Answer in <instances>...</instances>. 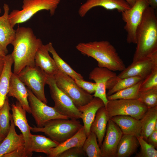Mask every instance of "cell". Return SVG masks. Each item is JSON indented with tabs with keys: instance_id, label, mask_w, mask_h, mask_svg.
<instances>
[{
	"instance_id": "6da1fadb",
	"label": "cell",
	"mask_w": 157,
	"mask_h": 157,
	"mask_svg": "<svg viewBox=\"0 0 157 157\" xmlns=\"http://www.w3.org/2000/svg\"><path fill=\"white\" fill-rule=\"evenodd\" d=\"M31 28L21 27L16 30L15 36L11 44L13 46L11 54L14 61L13 73L18 74L26 66H35L36 52L42 44Z\"/></svg>"
},
{
	"instance_id": "7a4b0ae2",
	"label": "cell",
	"mask_w": 157,
	"mask_h": 157,
	"mask_svg": "<svg viewBox=\"0 0 157 157\" xmlns=\"http://www.w3.org/2000/svg\"><path fill=\"white\" fill-rule=\"evenodd\" d=\"M136 46L132 63L145 59L157 52V18L155 10H145L136 32Z\"/></svg>"
},
{
	"instance_id": "3957f363",
	"label": "cell",
	"mask_w": 157,
	"mask_h": 157,
	"mask_svg": "<svg viewBox=\"0 0 157 157\" xmlns=\"http://www.w3.org/2000/svg\"><path fill=\"white\" fill-rule=\"evenodd\" d=\"M76 47L83 55L97 60L99 67H105L114 72L122 71L126 68L115 48L108 41L81 42Z\"/></svg>"
},
{
	"instance_id": "277c9868",
	"label": "cell",
	"mask_w": 157,
	"mask_h": 157,
	"mask_svg": "<svg viewBox=\"0 0 157 157\" xmlns=\"http://www.w3.org/2000/svg\"><path fill=\"white\" fill-rule=\"evenodd\" d=\"M83 126L78 119H56L47 122L42 127L31 126L33 132H43L59 144L71 138Z\"/></svg>"
},
{
	"instance_id": "5b68a950",
	"label": "cell",
	"mask_w": 157,
	"mask_h": 157,
	"mask_svg": "<svg viewBox=\"0 0 157 157\" xmlns=\"http://www.w3.org/2000/svg\"><path fill=\"white\" fill-rule=\"evenodd\" d=\"M60 0H23L22 9L14 10L9 15L12 26L23 23L30 19L38 12L49 11L51 16L53 15Z\"/></svg>"
},
{
	"instance_id": "8992f818",
	"label": "cell",
	"mask_w": 157,
	"mask_h": 157,
	"mask_svg": "<svg viewBox=\"0 0 157 157\" xmlns=\"http://www.w3.org/2000/svg\"><path fill=\"white\" fill-rule=\"evenodd\" d=\"M47 84L49 85L50 94L54 101L53 107L62 115L69 119H81L82 113L74 105L72 99L57 85L54 76L46 74Z\"/></svg>"
},
{
	"instance_id": "52a82bcc",
	"label": "cell",
	"mask_w": 157,
	"mask_h": 157,
	"mask_svg": "<svg viewBox=\"0 0 157 157\" xmlns=\"http://www.w3.org/2000/svg\"><path fill=\"white\" fill-rule=\"evenodd\" d=\"M57 86L72 100L77 108L86 105L94 96L79 87L74 80L58 69L54 76Z\"/></svg>"
},
{
	"instance_id": "ba28073f",
	"label": "cell",
	"mask_w": 157,
	"mask_h": 157,
	"mask_svg": "<svg viewBox=\"0 0 157 157\" xmlns=\"http://www.w3.org/2000/svg\"><path fill=\"white\" fill-rule=\"evenodd\" d=\"M20 79L39 99L46 104L44 86L47 84L46 74L38 67L26 66L17 74Z\"/></svg>"
},
{
	"instance_id": "9c48e42d",
	"label": "cell",
	"mask_w": 157,
	"mask_h": 157,
	"mask_svg": "<svg viewBox=\"0 0 157 157\" xmlns=\"http://www.w3.org/2000/svg\"><path fill=\"white\" fill-rule=\"evenodd\" d=\"M105 107L110 119L115 116L124 115L139 120L148 109L138 99H122L108 100Z\"/></svg>"
},
{
	"instance_id": "30bf717a",
	"label": "cell",
	"mask_w": 157,
	"mask_h": 157,
	"mask_svg": "<svg viewBox=\"0 0 157 157\" xmlns=\"http://www.w3.org/2000/svg\"><path fill=\"white\" fill-rule=\"evenodd\" d=\"M149 6L147 0H135L133 5L121 13L125 23L124 29L127 33L128 44L136 43V32L142 18L144 12Z\"/></svg>"
},
{
	"instance_id": "8fae6325",
	"label": "cell",
	"mask_w": 157,
	"mask_h": 157,
	"mask_svg": "<svg viewBox=\"0 0 157 157\" xmlns=\"http://www.w3.org/2000/svg\"><path fill=\"white\" fill-rule=\"evenodd\" d=\"M27 88L31 114L35 120L37 127H42L47 122L54 119H69L59 113L53 107L48 106L38 99L30 89Z\"/></svg>"
},
{
	"instance_id": "7c38bea8",
	"label": "cell",
	"mask_w": 157,
	"mask_h": 157,
	"mask_svg": "<svg viewBox=\"0 0 157 157\" xmlns=\"http://www.w3.org/2000/svg\"><path fill=\"white\" fill-rule=\"evenodd\" d=\"M157 67V52L151 56L132 63L117 75L119 78L137 76L144 79Z\"/></svg>"
},
{
	"instance_id": "4fadbf2b",
	"label": "cell",
	"mask_w": 157,
	"mask_h": 157,
	"mask_svg": "<svg viewBox=\"0 0 157 157\" xmlns=\"http://www.w3.org/2000/svg\"><path fill=\"white\" fill-rule=\"evenodd\" d=\"M123 134L119 127L110 119L100 147L102 157H116L117 147Z\"/></svg>"
},
{
	"instance_id": "5bb4252c",
	"label": "cell",
	"mask_w": 157,
	"mask_h": 157,
	"mask_svg": "<svg viewBox=\"0 0 157 157\" xmlns=\"http://www.w3.org/2000/svg\"><path fill=\"white\" fill-rule=\"evenodd\" d=\"M12 116L15 126L19 129L22 134L25 142V148L27 157L32 156V153L30 149L31 143L30 127L26 117V111L20 104L17 101L11 105Z\"/></svg>"
},
{
	"instance_id": "9a60e30c",
	"label": "cell",
	"mask_w": 157,
	"mask_h": 157,
	"mask_svg": "<svg viewBox=\"0 0 157 157\" xmlns=\"http://www.w3.org/2000/svg\"><path fill=\"white\" fill-rule=\"evenodd\" d=\"M117 75L114 72L103 67H95L90 72L89 79L94 81L97 84L96 90L93 95L101 99L106 107L108 100L106 93V85L111 78Z\"/></svg>"
},
{
	"instance_id": "2e32d148",
	"label": "cell",
	"mask_w": 157,
	"mask_h": 157,
	"mask_svg": "<svg viewBox=\"0 0 157 157\" xmlns=\"http://www.w3.org/2000/svg\"><path fill=\"white\" fill-rule=\"evenodd\" d=\"M98 6L108 10H116L121 13L130 8L125 0H87L80 7L78 13L80 17H83L90 10Z\"/></svg>"
},
{
	"instance_id": "e0dca14e",
	"label": "cell",
	"mask_w": 157,
	"mask_h": 157,
	"mask_svg": "<svg viewBox=\"0 0 157 157\" xmlns=\"http://www.w3.org/2000/svg\"><path fill=\"white\" fill-rule=\"evenodd\" d=\"M8 97L15 98L23 108L31 114L30 107L28 99V93L25 84L20 79L17 74L12 72L10 77Z\"/></svg>"
},
{
	"instance_id": "ac0fdd59",
	"label": "cell",
	"mask_w": 157,
	"mask_h": 157,
	"mask_svg": "<svg viewBox=\"0 0 157 157\" xmlns=\"http://www.w3.org/2000/svg\"><path fill=\"white\" fill-rule=\"evenodd\" d=\"M10 126L9 131L4 139L0 143V157L19 148L24 146L25 142L22 133L18 134L12 115L10 116Z\"/></svg>"
},
{
	"instance_id": "d6986e66",
	"label": "cell",
	"mask_w": 157,
	"mask_h": 157,
	"mask_svg": "<svg viewBox=\"0 0 157 157\" xmlns=\"http://www.w3.org/2000/svg\"><path fill=\"white\" fill-rule=\"evenodd\" d=\"M3 8V14L0 17V43L5 51L8 52L7 46L11 44L15 39L16 30L12 26L9 19V6L4 3Z\"/></svg>"
},
{
	"instance_id": "ffe728a7",
	"label": "cell",
	"mask_w": 157,
	"mask_h": 157,
	"mask_svg": "<svg viewBox=\"0 0 157 157\" xmlns=\"http://www.w3.org/2000/svg\"><path fill=\"white\" fill-rule=\"evenodd\" d=\"M49 53L48 44L45 45L42 44L36 52L35 59V65L47 74L54 76L58 69Z\"/></svg>"
},
{
	"instance_id": "44dd1931",
	"label": "cell",
	"mask_w": 157,
	"mask_h": 157,
	"mask_svg": "<svg viewBox=\"0 0 157 157\" xmlns=\"http://www.w3.org/2000/svg\"><path fill=\"white\" fill-rule=\"evenodd\" d=\"M104 106V102L101 99L98 97H94L88 103L78 108L82 113L81 119L83 121V126L87 136L90 132V127L97 110L100 108Z\"/></svg>"
},
{
	"instance_id": "7402d4cb",
	"label": "cell",
	"mask_w": 157,
	"mask_h": 157,
	"mask_svg": "<svg viewBox=\"0 0 157 157\" xmlns=\"http://www.w3.org/2000/svg\"><path fill=\"white\" fill-rule=\"evenodd\" d=\"M87 138L86 133L83 126L74 135L60 143L56 147L50 149L47 154L49 157H58L64 151L72 147L83 146Z\"/></svg>"
},
{
	"instance_id": "603a6c76",
	"label": "cell",
	"mask_w": 157,
	"mask_h": 157,
	"mask_svg": "<svg viewBox=\"0 0 157 157\" xmlns=\"http://www.w3.org/2000/svg\"><path fill=\"white\" fill-rule=\"evenodd\" d=\"M110 119L119 127L123 134H132L137 137L140 136L141 123L140 120L124 115L114 116Z\"/></svg>"
},
{
	"instance_id": "cb8c5ba5",
	"label": "cell",
	"mask_w": 157,
	"mask_h": 157,
	"mask_svg": "<svg viewBox=\"0 0 157 157\" xmlns=\"http://www.w3.org/2000/svg\"><path fill=\"white\" fill-rule=\"evenodd\" d=\"M109 119L105 107L104 106L102 107L97 110L90 127V131L96 135L100 147L105 134Z\"/></svg>"
},
{
	"instance_id": "d4e9b609",
	"label": "cell",
	"mask_w": 157,
	"mask_h": 157,
	"mask_svg": "<svg viewBox=\"0 0 157 157\" xmlns=\"http://www.w3.org/2000/svg\"><path fill=\"white\" fill-rule=\"evenodd\" d=\"M5 64L0 77V108L3 104L8 93L10 81L12 73V66L14 63L11 54L4 57Z\"/></svg>"
},
{
	"instance_id": "484cf974",
	"label": "cell",
	"mask_w": 157,
	"mask_h": 157,
	"mask_svg": "<svg viewBox=\"0 0 157 157\" xmlns=\"http://www.w3.org/2000/svg\"><path fill=\"white\" fill-rule=\"evenodd\" d=\"M139 144L137 137L123 134L118 144L116 157H129L137 151Z\"/></svg>"
},
{
	"instance_id": "4316f807",
	"label": "cell",
	"mask_w": 157,
	"mask_h": 157,
	"mask_svg": "<svg viewBox=\"0 0 157 157\" xmlns=\"http://www.w3.org/2000/svg\"><path fill=\"white\" fill-rule=\"evenodd\" d=\"M31 143L30 152L44 153L47 155L49 150L58 146L59 143L52 140L49 138L40 135L31 134Z\"/></svg>"
},
{
	"instance_id": "83f0119b",
	"label": "cell",
	"mask_w": 157,
	"mask_h": 157,
	"mask_svg": "<svg viewBox=\"0 0 157 157\" xmlns=\"http://www.w3.org/2000/svg\"><path fill=\"white\" fill-rule=\"evenodd\" d=\"M141 123V135L146 141L148 136L154 130L157 121V106L148 109L140 119Z\"/></svg>"
},
{
	"instance_id": "f1b7e54d",
	"label": "cell",
	"mask_w": 157,
	"mask_h": 157,
	"mask_svg": "<svg viewBox=\"0 0 157 157\" xmlns=\"http://www.w3.org/2000/svg\"><path fill=\"white\" fill-rule=\"evenodd\" d=\"M48 44L49 52L52 54L58 70L74 79H84L83 77L80 74L75 71L59 56L51 42H50Z\"/></svg>"
},
{
	"instance_id": "f546056e",
	"label": "cell",
	"mask_w": 157,
	"mask_h": 157,
	"mask_svg": "<svg viewBox=\"0 0 157 157\" xmlns=\"http://www.w3.org/2000/svg\"><path fill=\"white\" fill-rule=\"evenodd\" d=\"M143 80L133 86L107 96L108 100L120 99H138L139 97L140 86Z\"/></svg>"
},
{
	"instance_id": "4dcf8cb0",
	"label": "cell",
	"mask_w": 157,
	"mask_h": 157,
	"mask_svg": "<svg viewBox=\"0 0 157 157\" xmlns=\"http://www.w3.org/2000/svg\"><path fill=\"white\" fill-rule=\"evenodd\" d=\"M96 135L90 132L83 143V150L88 157H102L101 152Z\"/></svg>"
},
{
	"instance_id": "1f68e13d",
	"label": "cell",
	"mask_w": 157,
	"mask_h": 157,
	"mask_svg": "<svg viewBox=\"0 0 157 157\" xmlns=\"http://www.w3.org/2000/svg\"><path fill=\"white\" fill-rule=\"evenodd\" d=\"M11 110L7 96L3 104L0 108V134L5 136L8 133L10 128V111Z\"/></svg>"
},
{
	"instance_id": "d6a6232c",
	"label": "cell",
	"mask_w": 157,
	"mask_h": 157,
	"mask_svg": "<svg viewBox=\"0 0 157 157\" xmlns=\"http://www.w3.org/2000/svg\"><path fill=\"white\" fill-rule=\"evenodd\" d=\"M143 80L142 78L137 76L131 77L123 78L118 77V80L114 85L108 90L106 94L107 96L133 86Z\"/></svg>"
},
{
	"instance_id": "836d02e7",
	"label": "cell",
	"mask_w": 157,
	"mask_h": 157,
	"mask_svg": "<svg viewBox=\"0 0 157 157\" xmlns=\"http://www.w3.org/2000/svg\"><path fill=\"white\" fill-rule=\"evenodd\" d=\"M138 100L148 109L157 106V87L140 91Z\"/></svg>"
},
{
	"instance_id": "e575fe53",
	"label": "cell",
	"mask_w": 157,
	"mask_h": 157,
	"mask_svg": "<svg viewBox=\"0 0 157 157\" xmlns=\"http://www.w3.org/2000/svg\"><path fill=\"white\" fill-rule=\"evenodd\" d=\"M137 138L140 146V150L135 157H157V151L154 146L148 143L141 136L137 137Z\"/></svg>"
},
{
	"instance_id": "d590c367",
	"label": "cell",
	"mask_w": 157,
	"mask_h": 157,
	"mask_svg": "<svg viewBox=\"0 0 157 157\" xmlns=\"http://www.w3.org/2000/svg\"><path fill=\"white\" fill-rule=\"evenodd\" d=\"M157 87V67L155 68L144 79L141 83L140 91H145Z\"/></svg>"
},
{
	"instance_id": "8d00e7d4",
	"label": "cell",
	"mask_w": 157,
	"mask_h": 157,
	"mask_svg": "<svg viewBox=\"0 0 157 157\" xmlns=\"http://www.w3.org/2000/svg\"><path fill=\"white\" fill-rule=\"evenodd\" d=\"M86 156L83 146H79L68 149L60 154L58 157H78Z\"/></svg>"
},
{
	"instance_id": "74e56055",
	"label": "cell",
	"mask_w": 157,
	"mask_h": 157,
	"mask_svg": "<svg viewBox=\"0 0 157 157\" xmlns=\"http://www.w3.org/2000/svg\"><path fill=\"white\" fill-rule=\"evenodd\" d=\"M76 84L80 88L88 93H94L97 88V84L95 83L87 81L81 79H74Z\"/></svg>"
},
{
	"instance_id": "f35d334b",
	"label": "cell",
	"mask_w": 157,
	"mask_h": 157,
	"mask_svg": "<svg viewBox=\"0 0 157 157\" xmlns=\"http://www.w3.org/2000/svg\"><path fill=\"white\" fill-rule=\"evenodd\" d=\"M3 157H27V156L24 146L5 154Z\"/></svg>"
},
{
	"instance_id": "ab89813d",
	"label": "cell",
	"mask_w": 157,
	"mask_h": 157,
	"mask_svg": "<svg viewBox=\"0 0 157 157\" xmlns=\"http://www.w3.org/2000/svg\"><path fill=\"white\" fill-rule=\"evenodd\" d=\"M146 141L155 148H156L157 147V130H154L148 136Z\"/></svg>"
},
{
	"instance_id": "60d3db41",
	"label": "cell",
	"mask_w": 157,
	"mask_h": 157,
	"mask_svg": "<svg viewBox=\"0 0 157 157\" xmlns=\"http://www.w3.org/2000/svg\"><path fill=\"white\" fill-rule=\"evenodd\" d=\"M149 6L155 10L157 8V0H147Z\"/></svg>"
},
{
	"instance_id": "b9f144b4",
	"label": "cell",
	"mask_w": 157,
	"mask_h": 157,
	"mask_svg": "<svg viewBox=\"0 0 157 157\" xmlns=\"http://www.w3.org/2000/svg\"><path fill=\"white\" fill-rule=\"evenodd\" d=\"M4 57L0 56V77L2 74L5 64Z\"/></svg>"
},
{
	"instance_id": "7bdbcfd3",
	"label": "cell",
	"mask_w": 157,
	"mask_h": 157,
	"mask_svg": "<svg viewBox=\"0 0 157 157\" xmlns=\"http://www.w3.org/2000/svg\"><path fill=\"white\" fill-rule=\"evenodd\" d=\"M8 52L5 51L0 43V56L4 57Z\"/></svg>"
},
{
	"instance_id": "ee69618b",
	"label": "cell",
	"mask_w": 157,
	"mask_h": 157,
	"mask_svg": "<svg viewBox=\"0 0 157 157\" xmlns=\"http://www.w3.org/2000/svg\"><path fill=\"white\" fill-rule=\"evenodd\" d=\"M130 7H132L135 3V0H125Z\"/></svg>"
},
{
	"instance_id": "f6af8a7d",
	"label": "cell",
	"mask_w": 157,
	"mask_h": 157,
	"mask_svg": "<svg viewBox=\"0 0 157 157\" xmlns=\"http://www.w3.org/2000/svg\"><path fill=\"white\" fill-rule=\"evenodd\" d=\"M6 136L0 134V143L4 139Z\"/></svg>"
},
{
	"instance_id": "bcb514c9",
	"label": "cell",
	"mask_w": 157,
	"mask_h": 157,
	"mask_svg": "<svg viewBox=\"0 0 157 157\" xmlns=\"http://www.w3.org/2000/svg\"><path fill=\"white\" fill-rule=\"evenodd\" d=\"M154 130H157V121L155 123L154 126Z\"/></svg>"
},
{
	"instance_id": "7dc6e473",
	"label": "cell",
	"mask_w": 157,
	"mask_h": 157,
	"mask_svg": "<svg viewBox=\"0 0 157 157\" xmlns=\"http://www.w3.org/2000/svg\"><path fill=\"white\" fill-rule=\"evenodd\" d=\"M1 8H0V13H1Z\"/></svg>"
}]
</instances>
